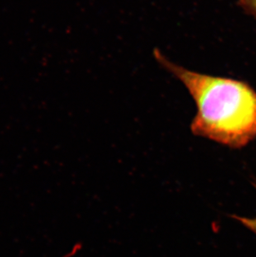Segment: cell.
<instances>
[{"label": "cell", "instance_id": "1", "mask_svg": "<svg viewBox=\"0 0 256 257\" xmlns=\"http://www.w3.org/2000/svg\"><path fill=\"white\" fill-rule=\"evenodd\" d=\"M153 56L185 86L196 103L191 123L194 135L234 149L256 139V92L248 83L187 69L158 49Z\"/></svg>", "mask_w": 256, "mask_h": 257}, {"label": "cell", "instance_id": "2", "mask_svg": "<svg viewBox=\"0 0 256 257\" xmlns=\"http://www.w3.org/2000/svg\"><path fill=\"white\" fill-rule=\"evenodd\" d=\"M242 10L256 19V0H238Z\"/></svg>", "mask_w": 256, "mask_h": 257}, {"label": "cell", "instance_id": "3", "mask_svg": "<svg viewBox=\"0 0 256 257\" xmlns=\"http://www.w3.org/2000/svg\"><path fill=\"white\" fill-rule=\"evenodd\" d=\"M254 187L256 188V183L254 184ZM232 217L239 221L242 225H244L246 228L251 230L252 232H254L256 235V217H254V218H248V217L239 216H232Z\"/></svg>", "mask_w": 256, "mask_h": 257}]
</instances>
